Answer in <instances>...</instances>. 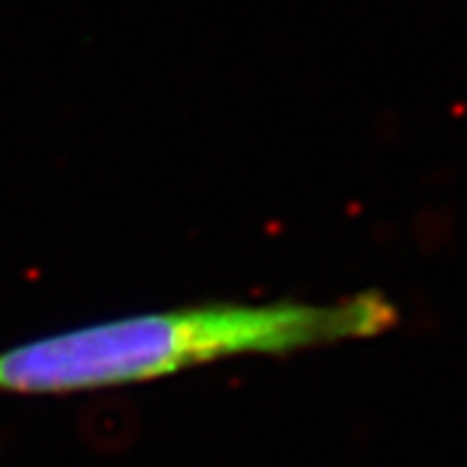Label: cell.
Segmentation results:
<instances>
[{"label": "cell", "instance_id": "cell-1", "mask_svg": "<svg viewBox=\"0 0 467 467\" xmlns=\"http://www.w3.org/2000/svg\"><path fill=\"white\" fill-rule=\"evenodd\" d=\"M398 325L379 291L337 301H205L104 319L0 350V395L146 384L236 356H288L368 340Z\"/></svg>", "mask_w": 467, "mask_h": 467}]
</instances>
